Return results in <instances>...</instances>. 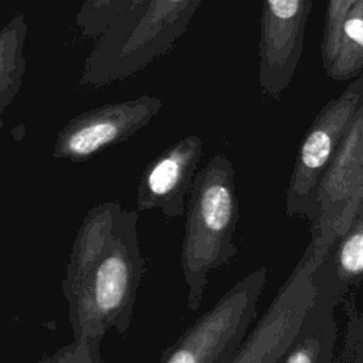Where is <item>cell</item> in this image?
<instances>
[{
	"label": "cell",
	"instance_id": "cell-13",
	"mask_svg": "<svg viewBox=\"0 0 363 363\" xmlns=\"http://www.w3.org/2000/svg\"><path fill=\"white\" fill-rule=\"evenodd\" d=\"M325 71L337 81L353 79L363 71V0H354L347 10L336 55Z\"/></svg>",
	"mask_w": 363,
	"mask_h": 363
},
{
	"label": "cell",
	"instance_id": "cell-14",
	"mask_svg": "<svg viewBox=\"0 0 363 363\" xmlns=\"http://www.w3.org/2000/svg\"><path fill=\"white\" fill-rule=\"evenodd\" d=\"M135 0H84L75 14V26L85 38H99L115 17Z\"/></svg>",
	"mask_w": 363,
	"mask_h": 363
},
{
	"label": "cell",
	"instance_id": "cell-9",
	"mask_svg": "<svg viewBox=\"0 0 363 363\" xmlns=\"http://www.w3.org/2000/svg\"><path fill=\"white\" fill-rule=\"evenodd\" d=\"M201 156L203 142L196 135L186 136L163 150L142 173L136 210L157 208L169 218L182 217Z\"/></svg>",
	"mask_w": 363,
	"mask_h": 363
},
{
	"label": "cell",
	"instance_id": "cell-6",
	"mask_svg": "<svg viewBox=\"0 0 363 363\" xmlns=\"http://www.w3.org/2000/svg\"><path fill=\"white\" fill-rule=\"evenodd\" d=\"M320 261L312 242L277 292L262 318L247 333L231 363H279L316 296L315 271Z\"/></svg>",
	"mask_w": 363,
	"mask_h": 363
},
{
	"label": "cell",
	"instance_id": "cell-10",
	"mask_svg": "<svg viewBox=\"0 0 363 363\" xmlns=\"http://www.w3.org/2000/svg\"><path fill=\"white\" fill-rule=\"evenodd\" d=\"M315 284L316 296L279 363H335L339 336L335 309L345 294L318 267Z\"/></svg>",
	"mask_w": 363,
	"mask_h": 363
},
{
	"label": "cell",
	"instance_id": "cell-8",
	"mask_svg": "<svg viewBox=\"0 0 363 363\" xmlns=\"http://www.w3.org/2000/svg\"><path fill=\"white\" fill-rule=\"evenodd\" d=\"M311 6L312 0H264L258 79L269 98H278L295 75Z\"/></svg>",
	"mask_w": 363,
	"mask_h": 363
},
{
	"label": "cell",
	"instance_id": "cell-2",
	"mask_svg": "<svg viewBox=\"0 0 363 363\" xmlns=\"http://www.w3.org/2000/svg\"><path fill=\"white\" fill-rule=\"evenodd\" d=\"M203 0H135L108 26L84 62L78 85L123 81L166 55Z\"/></svg>",
	"mask_w": 363,
	"mask_h": 363
},
{
	"label": "cell",
	"instance_id": "cell-16",
	"mask_svg": "<svg viewBox=\"0 0 363 363\" xmlns=\"http://www.w3.org/2000/svg\"><path fill=\"white\" fill-rule=\"evenodd\" d=\"M346 346L347 350H350V359L357 360V363H363V313L354 322L353 330L349 332Z\"/></svg>",
	"mask_w": 363,
	"mask_h": 363
},
{
	"label": "cell",
	"instance_id": "cell-12",
	"mask_svg": "<svg viewBox=\"0 0 363 363\" xmlns=\"http://www.w3.org/2000/svg\"><path fill=\"white\" fill-rule=\"evenodd\" d=\"M28 33L24 14L14 16L0 30V128L3 115L18 95L27 68L23 48Z\"/></svg>",
	"mask_w": 363,
	"mask_h": 363
},
{
	"label": "cell",
	"instance_id": "cell-5",
	"mask_svg": "<svg viewBox=\"0 0 363 363\" xmlns=\"http://www.w3.org/2000/svg\"><path fill=\"white\" fill-rule=\"evenodd\" d=\"M363 105V71L315 118L299 147L285 194L286 216L313 220L320 182L330 166L353 118Z\"/></svg>",
	"mask_w": 363,
	"mask_h": 363
},
{
	"label": "cell",
	"instance_id": "cell-3",
	"mask_svg": "<svg viewBox=\"0 0 363 363\" xmlns=\"http://www.w3.org/2000/svg\"><path fill=\"white\" fill-rule=\"evenodd\" d=\"M238 224V200L234 169L218 153L200 169L189 194L182 244V269L187 285V308L199 309L213 269L237 255L234 235Z\"/></svg>",
	"mask_w": 363,
	"mask_h": 363
},
{
	"label": "cell",
	"instance_id": "cell-7",
	"mask_svg": "<svg viewBox=\"0 0 363 363\" xmlns=\"http://www.w3.org/2000/svg\"><path fill=\"white\" fill-rule=\"evenodd\" d=\"M162 99L142 95L111 102L74 116L60 132L54 159L82 162L98 152L121 143L145 128L162 109Z\"/></svg>",
	"mask_w": 363,
	"mask_h": 363
},
{
	"label": "cell",
	"instance_id": "cell-4",
	"mask_svg": "<svg viewBox=\"0 0 363 363\" xmlns=\"http://www.w3.org/2000/svg\"><path fill=\"white\" fill-rule=\"evenodd\" d=\"M265 284V267L241 278L163 352L159 363H231L257 315Z\"/></svg>",
	"mask_w": 363,
	"mask_h": 363
},
{
	"label": "cell",
	"instance_id": "cell-15",
	"mask_svg": "<svg viewBox=\"0 0 363 363\" xmlns=\"http://www.w3.org/2000/svg\"><path fill=\"white\" fill-rule=\"evenodd\" d=\"M353 3L354 0H328L323 44H322V60H323L325 69L329 67V64L336 55L342 23L347 10Z\"/></svg>",
	"mask_w": 363,
	"mask_h": 363
},
{
	"label": "cell",
	"instance_id": "cell-11",
	"mask_svg": "<svg viewBox=\"0 0 363 363\" xmlns=\"http://www.w3.org/2000/svg\"><path fill=\"white\" fill-rule=\"evenodd\" d=\"M318 267L337 284L343 294L363 279V204Z\"/></svg>",
	"mask_w": 363,
	"mask_h": 363
},
{
	"label": "cell",
	"instance_id": "cell-1",
	"mask_svg": "<svg viewBox=\"0 0 363 363\" xmlns=\"http://www.w3.org/2000/svg\"><path fill=\"white\" fill-rule=\"evenodd\" d=\"M136 224L138 210L116 201L86 213L62 281L72 339L40 363H104L101 346L108 332L129 330L146 271Z\"/></svg>",
	"mask_w": 363,
	"mask_h": 363
}]
</instances>
